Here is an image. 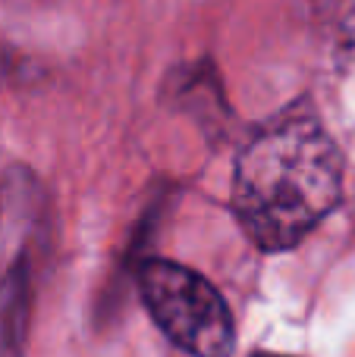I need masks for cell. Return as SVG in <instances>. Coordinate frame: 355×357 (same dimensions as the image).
Masks as SVG:
<instances>
[{"label": "cell", "instance_id": "obj_1", "mask_svg": "<svg viewBox=\"0 0 355 357\" xmlns=\"http://www.w3.org/2000/svg\"><path fill=\"white\" fill-rule=\"evenodd\" d=\"M343 197V154L308 113L268 123L242 148L233 213L261 251H289Z\"/></svg>", "mask_w": 355, "mask_h": 357}, {"label": "cell", "instance_id": "obj_2", "mask_svg": "<svg viewBox=\"0 0 355 357\" xmlns=\"http://www.w3.org/2000/svg\"><path fill=\"white\" fill-rule=\"evenodd\" d=\"M138 291L151 320L192 357H230L236 345L233 317L220 291L195 270L170 260H145Z\"/></svg>", "mask_w": 355, "mask_h": 357}, {"label": "cell", "instance_id": "obj_3", "mask_svg": "<svg viewBox=\"0 0 355 357\" xmlns=\"http://www.w3.org/2000/svg\"><path fill=\"white\" fill-rule=\"evenodd\" d=\"M261 357H277V354H261Z\"/></svg>", "mask_w": 355, "mask_h": 357}]
</instances>
